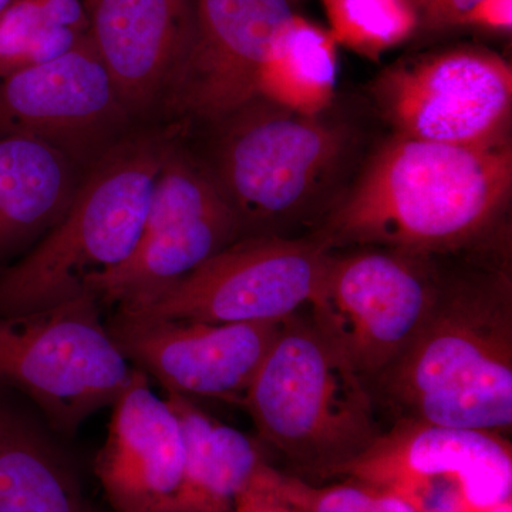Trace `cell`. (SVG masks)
<instances>
[{
    "label": "cell",
    "mask_w": 512,
    "mask_h": 512,
    "mask_svg": "<svg viewBox=\"0 0 512 512\" xmlns=\"http://www.w3.org/2000/svg\"><path fill=\"white\" fill-rule=\"evenodd\" d=\"M512 195V146L394 136L312 232L333 249L460 255L500 238Z\"/></svg>",
    "instance_id": "6da1fadb"
},
{
    "label": "cell",
    "mask_w": 512,
    "mask_h": 512,
    "mask_svg": "<svg viewBox=\"0 0 512 512\" xmlns=\"http://www.w3.org/2000/svg\"><path fill=\"white\" fill-rule=\"evenodd\" d=\"M377 410L507 434L512 426V279L507 259L447 269L412 342L367 383Z\"/></svg>",
    "instance_id": "7a4b0ae2"
},
{
    "label": "cell",
    "mask_w": 512,
    "mask_h": 512,
    "mask_svg": "<svg viewBox=\"0 0 512 512\" xmlns=\"http://www.w3.org/2000/svg\"><path fill=\"white\" fill-rule=\"evenodd\" d=\"M190 143L228 207L241 238L286 232L336 201L356 134L348 123L306 116L256 96L220 119L188 131ZM322 221V220H320Z\"/></svg>",
    "instance_id": "3957f363"
},
{
    "label": "cell",
    "mask_w": 512,
    "mask_h": 512,
    "mask_svg": "<svg viewBox=\"0 0 512 512\" xmlns=\"http://www.w3.org/2000/svg\"><path fill=\"white\" fill-rule=\"evenodd\" d=\"M177 124L131 131L84 174L72 205L45 238L0 272V316L42 311L89 292L133 254Z\"/></svg>",
    "instance_id": "277c9868"
},
{
    "label": "cell",
    "mask_w": 512,
    "mask_h": 512,
    "mask_svg": "<svg viewBox=\"0 0 512 512\" xmlns=\"http://www.w3.org/2000/svg\"><path fill=\"white\" fill-rule=\"evenodd\" d=\"M242 404L261 439L306 481L336 478L384 430L365 380L299 312L285 320Z\"/></svg>",
    "instance_id": "5b68a950"
},
{
    "label": "cell",
    "mask_w": 512,
    "mask_h": 512,
    "mask_svg": "<svg viewBox=\"0 0 512 512\" xmlns=\"http://www.w3.org/2000/svg\"><path fill=\"white\" fill-rule=\"evenodd\" d=\"M133 372L93 293L0 316V387L28 399L60 433L113 406Z\"/></svg>",
    "instance_id": "8992f818"
},
{
    "label": "cell",
    "mask_w": 512,
    "mask_h": 512,
    "mask_svg": "<svg viewBox=\"0 0 512 512\" xmlns=\"http://www.w3.org/2000/svg\"><path fill=\"white\" fill-rule=\"evenodd\" d=\"M437 256L333 249L308 306L320 336L369 383L412 342L439 288Z\"/></svg>",
    "instance_id": "52a82bcc"
},
{
    "label": "cell",
    "mask_w": 512,
    "mask_h": 512,
    "mask_svg": "<svg viewBox=\"0 0 512 512\" xmlns=\"http://www.w3.org/2000/svg\"><path fill=\"white\" fill-rule=\"evenodd\" d=\"M336 478L397 495L417 512H488L512 501V446L497 431L394 421Z\"/></svg>",
    "instance_id": "ba28073f"
},
{
    "label": "cell",
    "mask_w": 512,
    "mask_h": 512,
    "mask_svg": "<svg viewBox=\"0 0 512 512\" xmlns=\"http://www.w3.org/2000/svg\"><path fill=\"white\" fill-rule=\"evenodd\" d=\"M329 251L313 234L239 238L177 284L116 313L208 323L282 322L308 306Z\"/></svg>",
    "instance_id": "9c48e42d"
},
{
    "label": "cell",
    "mask_w": 512,
    "mask_h": 512,
    "mask_svg": "<svg viewBox=\"0 0 512 512\" xmlns=\"http://www.w3.org/2000/svg\"><path fill=\"white\" fill-rule=\"evenodd\" d=\"M396 136L467 147L511 144L512 69L497 53L458 47L397 63L372 86Z\"/></svg>",
    "instance_id": "30bf717a"
},
{
    "label": "cell",
    "mask_w": 512,
    "mask_h": 512,
    "mask_svg": "<svg viewBox=\"0 0 512 512\" xmlns=\"http://www.w3.org/2000/svg\"><path fill=\"white\" fill-rule=\"evenodd\" d=\"M239 238L234 212L184 134L157 175L133 254L89 292L101 306L130 305L177 284Z\"/></svg>",
    "instance_id": "8fae6325"
},
{
    "label": "cell",
    "mask_w": 512,
    "mask_h": 512,
    "mask_svg": "<svg viewBox=\"0 0 512 512\" xmlns=\"http://www.w3.org/2000/svg\"><path fill=\"white\" fill-rule=\"evenodd\" d=\"M190 40L161 124L205 126L259 94L262 72L292 22L291 0H191Z\"/></svg>",
    "instance_id": "7c38bea8"
},
{
    "label": "cell",
    "mask_w": 512,
    "mask_h": 512,
    "mask_svg": "<svg viewBox=\"0 0 512 512\" xmlns=\"http://www.w3.org/2000/svg\"><path fill=\"white\" fill-rule=\"evenodd\" d=\"M89 36L0 77V133L43 141L84 171L136 130Z\"/></svg>",
    "instance_id": "4fadbf2b"
},
{
    "label": "cell",
    "mask_w": 512,
    "mask_h": 512,
    "mask_svg": "<svg viewBox=\"0 0 512 512\" xmlns=\"http://www.w3.org/2000/svg\"><path fill=\"white\" fill-rule=\"evenodd\" d=\"M282 322L208 323L116 315L111 338L165 392L244 403Z\"/></svg>",
    "instance_id": "5bb4252c"
},
{
    "label": "cell",
    "mask_w": 512,
    "mask_h": 512,
    "mask_svg": "<svg viewBox=\"0 0 512 512\" xmlns=\"http://www.w3.org/2000/svg\"><path fill=\"white\" fill-rule=\"evenodd\" d=\"M94 471L113 512H180L185 444L167 399L134 367L117 397Z\"/></svg>",
    "instance_id": "9a60e30c"
},
{
    "label": "cell",
    "mask_w": 512,
    "mask_h": 512,
    "mask_svg": "<svg viewBox=\"0 0 512 512\" xmlns=\"http://www.w3.org/2000/svg\"><path fill=\"white\" fill-rule=\"evenodd\" d=\"M87 36L137 126L161 124L190 40L191 0H83Z\"/></svg>",
    "instance_id": "2e32d148"
},
{
    "label": "cell",
    "mask_w": 512,
    "mask_h": 512,
    "mask_svg": "<svg viewBox=\"0 0 512 512\" xmlns=\"http://www.w3.org/2000/svg\"><path fill=\"white\" fill-rule=\"evenodd\" d=\"M84 174L43 141L0 133V268L28 254L59 224Z\"/></svg>",
    "instance_id": "e0dca14e"
},
{
    "label": "cell",
    "mask_w": 512,
    "mask_h": 512,
    "mask_svg": "<svg viewBox=\"0 0 512 512\" xmlns=\"http://www.w3.org/2000/svg\"><path fill=\"white\" fill-rule=\"evenodd\" d=\"M0 512H97L69 460L2 387Z\"/></svg>",
    "instance_id": "ac0fdd59"
},
{
    "label": "cell",
    "mask_w": 512,
    "mask_h": 512,
    "mask_svg": "<svg viewBox=\"0 0 512 512\" xmlns=\"http://www.w3.org/2000/svg\"><path fill=\"white\" fill-rule=\"evenodd\" d=\"M185 444V478L180 512H234L266 461L242 431L215 420L194 400L167 393Z\"/></svg>",
    "instance_id": "d6986e66"
},
{
    "label": "cell",
    "mask_w": 512,
    "mask_h": 512,
    "mask_svg": "<svg viewBox=\"0 0 512 512\" xmlns=\"http://www.w3.org/2000/svg\"><path fill=\"white\" fill-rule=\"evenodd\" d=\"M338 43L329 30L293 16L269 56L259 83V96L285 109L318 116L335 99Z\"/></svg>",
    "instance_id": "ffe728a7"
},
{
    "label": "cell",
    "mask_w": 512,
    "mask_h": 512,
    "mask_svg": "<svg viewBox=\"0 0 512 512\" xmlns=\"http://www.w3.org/2000/svg\"><path fill=\"white\" fill-rule=\"evenodd\" d=\"M86 33L83 0H10L0 12V77L55 59Z\"/></svg>",
    "instance_id": "44dd1931"
},
{
    "label": "cell",
    "mask_w": 512,
    "mask_h": 512,
    "mask_svg": "<svg viewBox=\"0 0 512 512\" xmlns=\"http://www.w3.org/2000/svg\"><path fill=\"white\" fill-rule=\"evenodd\" d=\"M335 42L376 60L419 25L412 0H322Z\"/></svg>",
    "instance_id": "7402d4cb"
},
{
    "label": "cell",
    "mask_w": 512,
    "mask_h": 512,
    "mask_svg": "<svg viewBox=\"0 0 512 512\" xmlns=\"http://www.w3.org/2000/svg\"><path fill=\"white\" fill-rule=\"evenodd\" d=\"M269 487L301 512H386L387 493L359 481L318 485L266 466Z\"/></svg>",
    "instance_id": "603a6c76"
},
{
    "label": "cell",
    "mask_w": 512,
    "mask_h": 512,
    "mask_svg": "<svg viewBox=\"0 0 512 512\" xmlns=\"http://www.w3.org/2000/svg\"><path fill=\"white\" fill-rule=\"evenodd\" d=\"M266 466L268 463L261 468L248 490L239 497L234 512H301L272 491L265 478Z\"/></svg>",
    "instance_id": "cb8c5ba5"
},
{
    "label": "cell",
    "mask_w": 512,
    "mask_h": 512,
    "mask_svg": "<svg viewBox=\"0 0 512 512\" xmlns=\"http://www.w3.org/2000/svg\"><path fill=\"white\" fill-rule=\"evenodd\" d=\"M480 2L481 0H433L417 13L419 23L430 29L461 26L464 18Z\"/></svg>",
    "instance_id": "d4e9b609"
},
{
    "label": "cell",
    "mask_w": 512,
    "mask_h": 512,
    "mask_svg": "<svg viewBox=\"0 0 512 512\" xmlns=\"http://www.w3.org/2000/svg\"><path fill=\"white\" fill-rule=\"evenodd\" d=\"M461 26H477V28L510 32L512 0H481L464 18Z\"/></svg>",
    "instance_id": "484cf974"
},
{
    "label": "cell",
    "mask_w": 512,
    "mask_h": 512,
    "mask_svg": "<svg viewBox=\"0 0 512 512\" xmlns=\"http://www.w3.org/2000/svg\"><path fill=\"white\" fill-rule=\"evenodd\" d=\"M414 8H416L417 13L420 12L421 9L424 8V6L429 5L430 2H433V0H412Z\"/></svg>",
    "instance_id": "4316f807"
},
{
    "label": "cell",
    "mask_w": 512,
    "mask_h": 512,
    "mask_svg": "<svg viewBox=\"0 0 512 512\" xmlns=\"http://www.w3.org/2000/svg\"><path fill=\"white\" fill-rule=\"evenodd\" d=\"M488 512H512V501H510V503L500 505V507L494 508V510Z\"/></svg>",
    "instance_id": "83f0119b"
},
{
    "label": "cell",
    "mask_w": 512,
    "mask_h": 512,
    "mask_svg": "<svg viewBox=\"0 0 512 512\" xmlns=\"http://www.w3.org/2000/svg\"><path fill=\"white\" fill-rule=\"evenodd\" d=\"M9 2L10 0H0V12L6 8V5H8Z\"/></svg>",
    "instance_id": "f1b7e54d"
},
{
    "label": "cell",
    "mask_w": 512,
    "mask_h": 512,
    "mask_svg": "<svg viewBox=\"0 0 512 512\" xmlns=\"http://www.w3.org/2000/svg\"><path fill=\"white\" fill-rule=\"evenodd\" d=\"M2 271H3V269H2V268H0V272H2Z\"/></svg>",
    "instance_id": "f546056e"
}]
</instances>
